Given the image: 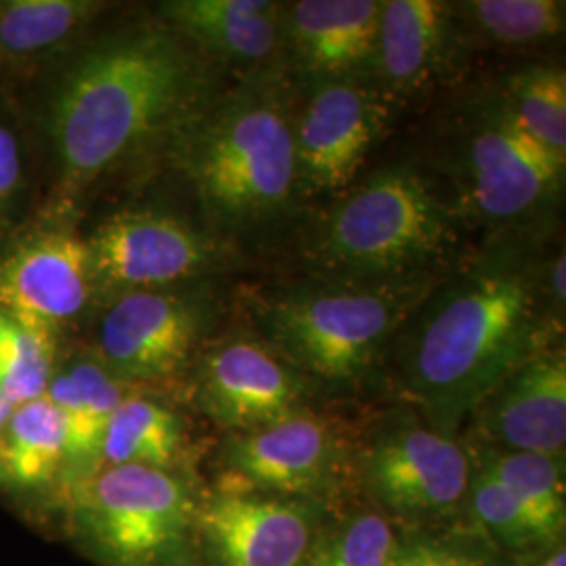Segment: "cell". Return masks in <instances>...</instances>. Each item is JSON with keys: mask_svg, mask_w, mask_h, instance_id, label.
Returning <instances> with one entry per match:
<instances>
[{"mask_svg": "<svg viewBox=\"0 0 566 566\" xmlns=\"http://www.w3.org/2000/svg\"><path fill=\"white\" fill-rule=\"evenodd\" d=\"M544 238H495L441 273L388 346L397 382L426 424L453 437L563 325L547 292ZM386 353V355H388Z\"/></svg>", "mask_w": 566, "mask_h": 566, "instance_id": "obj_1", "label": "cell"}, {"mask_svg": "<svg viewBox=\"0 0 566 566\" xmlns=\"http://www.w3.org/2000/svg\"><path fill=\"white\" fill-rule=\"evenodd\" d=\"M168 23H135L91 44L53 84L44 126L65 196L160 139L214 97L212 72Z\"/></svg>", "mask_w": 566, "mask_h": 566, "instance_id": "obj_2", "label": "cell"}, {"mask_svg": "<svg viewBox=\"0 0 566 566\" xmlns=\"http://www.w3.org/2000/svg\"><path fill=\"white\" fill-rule=\"evenodd\" d=\"M294 112L280 72L264 67L214 95L170 139L206 214L224 233L254 235L294 208Z\"/></svg>", "mask_w": 566, "mask_h": 566, "instance_id": "obj_3", "label": "cell"}, {"mask_svg": "<svg viewBox=\"0 0 566 566\" xmlns=\"http://www.w3.org/2000/svg\"><path fill=\"white\" fill-rule=\"evenodd\" d=\"M453 206L422 170L386 166L332 208L306 243L311 277L401 283L441 275L458 242Z\"/></svg>", "mask_w": 566, "mask_h": 566, "instance_id": "obj_4", "label": "cell"}, {"mask_svg": "<svg viewBox=\"0 0 566 566\" xmlns=\"http://www.w3.org/2000/svg\"><path fill=\"white\" fill-rule=\"evenodd\" d=\"M472 93L449 107L437 133V164L455 191L451 206L491 229V240L544 238L566 160L526 135L500 86Z\"/></svg>", "mask_w": 566, "mask_h": 566, "instance_id": "obj_5", "label": "cell"}, {"mask_svg": "<svg viewBox=\"0 0 566 566\" xmlns=\"http://www.w3.org/2000/svg\"><path fill=\"white\" fill-rule=\"evenodd\" d=\"M439 280L346 283L306 280L254 292L248 311L269 344L303 378L355 385L385 361L416 304Z\"/></svg>", "mask_w": 566, "mask_h": 566, "instance_id": "obj_6", "label": "cell"}, {"mask_svg": "<svg viewBox=\"0 0 566 566\" xmlns=\"http://www.w3.org/2000/svg\"><path fill=\"white\" fill-rule=\"evenodd\" d=\"M88 544L107 566H191L198 507L177 476L107 465L76 489Z\"/></svg>", "mask_w": 566, "mask_h": 566, "instance_id": "obj_7", "label": "cell"}, {"mask_svg": "<svg viewBox=\"0 0 566 566\" xmlns=\"http://www.w3.org/2000/svg\"><path fill=\"white\" fill-rule=\"evenodd\" d=\"M361 472L380 506L424 521L458 510L468 493L472 465L453 437L418 418H399L369 437Z\"/></svg>", "mask_w": 566, "mask_h": 566, "instance_id": "obj_8", "label": "cell"}, {"mask_svg": "<svg viewBox=\"0 0 566 566\" xmlns=\"http://www.w3.org/2000/svg\"><path fill=\"white\" fill-rule=\"evenodd\" d=\"M212 319V304L175 287L109 298L97 325V361L120 382L179 374Z\"/></svg>", "mask_w": 566, "mask_h": 566, "instance_id": "obj_9", "label": "cell"}, {"mask_svg": "<svg viewBox=\"0 0 566 566\" xmlns=\"http://www.w3.org/2000/svg\"><path fill=\"white\" fill-rule=\"evenodd\" d=\"M390 99L365 78H322L294 112V149L301 196L340 191L380 139Z\"/></svg>", "mask_w": 566, "mask_h": 566, "instance_id": "obj_10", "label": "cell"}, {"mask_svg": "<svg viewBox=\"0 0 566 566\" xmlns=\"http://www.w3.org/2000/svg\"><path fill=\"white\" fill-rule=\"evenodd\" d=\"M95 292L163 290L191 280L214 259V242L170 212L151 208L107 217L86 240Z\"/></svg>", "mask_w": 566, "mask_h": 566, "instance_id": "obj_11", "label": "cell"}, {"mask_svg": "<svg viewBox=\"0 0 566 566\" xmlns=\"http://www.w3.org/2000/svg\"><path fill=\"white\" fill-rule=\"evenodd\" d=\"M214 566H303L315 546L317 507L304 500L221 489L198 507Z\"/></svg>", "mask_w": 566, "mask_h": 566, "instance_id": "obj_12", "label": "cell"}, {"mask_svg": "<svg viewBox=\"0 0 566 566\" xmlns=\"http://www.w3.org/2000/svg\"><path fill=\"white\" fill-rule=\"evenodd\" d=\"M196 395L208 418L242 434L304 411L306 382L264 340L235 336L203 355Z\"/></svg>", "mask_w": 566, "mask_h": 566, "instance_id": "obj_13", "label": "cell"}, {"mask_svg": "<svg viewBox=\"0 0 566 566\" xmlns=\"http://www.w3.org/2000/svg\"><path fill=\"white\" fill-rule=\"evenodd\" d=\"M224 462L245 485L282 497H317L340 483L346 446L340 432L313 413L233 434Z\"/></svg>", "mask_w": 566, "mask_h": 566, "instance_id": "obj_14", "label": "cell"}, {"mask_svg": "<svg viewBox=\"0 0 566 566\" xmlns=\"http://www.w3.org/2000/svg\"><path fill=\"white\" fill-rule=\"evenodd\" d=\"M95 294L86 240L67 229L42 231L0 259V311L57 338Z\"/></svg>", "mask_w": 566, "mask_h": 566, "instance_id": "obj_15", "label": "cell"}, {"mask_svg": "<svg viewBox=\"0 0 566 566\" xmlns=\"http://www.w3.org/2000/svg\"><path fill=\"white\" fill-rule=\"evenodd\" d=\"M474 413L479 432L500 449L565 458V348H547L521 365Z\"/></svg>", "mask_w": 566, "mask_h": 566, "instance_id": "obj_16", "label": "cell"}, {"mask_svg": "<svg viewBox=\"0 0 566 566\" xmlns=\"http://www.w3.org/2000/svg\"><path fill=\"white\" fill-rule=\"evenodd\" d=\"M380 0H301L282 4L283 42L313 81L371 74Z\"/></svg>", "mask_w": 566, "mask_h": 566, "instance_id": "obj_17", "label": "cell"}, {"mask_svg": "<svg viewBox=\"0 0 566 566\" xmlns=\"http://www.w3.org/2000/svg\"><path fill=\"white\" fill-rule=\"evenodd\" d=\"M453 42L451 2L385 0L369 76L388 99L411 95L437 78Z\"/></svg>", "mask_w": 566, "mask_h": 566, "instance_id": "obj_18", "label": "cell"}, {"mask_svg": "<svg viewBox=\"0 0 566 566\" xmlns=\"http://www.w3.org/2000/svg\"><path fill=\"white\" fill-rule=\"evenodd\" d=\"M164 23L200 53L264 70L283 46L282 4L271 0H172Z\"/></svg>", "mask_w": 566, "mask_h": 566, "instance_id": "obj_19", "label": "cell"}, {"mask_svg": "<svg viewBox=\"0 0 566 566\" xmlns=\"http://www.w3.org/2000/svg\"><path fill=\"white\" fill-rule=\"evenodd\" d=\"M46 399L60 413L65 432V460L88 465L102 460L105 430L126 399L124 382L97 359H82L53 374Z\"/></svg>", "mask_w": 566, "mask_h": 566, "instance_id": "obj_20", "label": "cell"}, {"mask_svg": "<svg viewBox=\"0 0 566 566\" xmlns=\"http://www.w3.org/2000/svg\"><path fill=\"white\" fill-rule=\"evenodd\" d=\"M455 39L491 49H528L563 34V0H468L451 4Z\"/></svg>", "mask_w": 566, "mask_h": 566, "instance_id": "obj_21", "label": "cell"}, {"mask_svg": "<svg viewBox=\"0 0 566 566\" xmlns=\"http://www.w3.org/2000/svg\"><path fill=\"white\" fill-rule=\"evenodd\" d=\"M65 462V432L46 395L13 407L0 428V483L34 489L49 483Z\"/></svg>", "mask_w": 566, "mask_h": 566, "instance_id": "obj_22", "label": "cell"}, {"mask_svg": "<svg viewBox=\"0 0 566 566\" xmlns=\"http://www.w3.org/2000/svg\"><path fill=\"white\" fill-rule=\"evenodd\" d=\"M479 464L506 486L525 506L544 542H554L565 531V458L533 451H485Z\"/></svg>", "mask_w": 566, "mask_h": 566, "instance_id": "obj_23", "label": "cell"}, {"mask_svg": "<svg viewBox=\"0 0 566 566\" xmlns=\"http://www.w3.org/2000/svg\"><path fill=\"white\" fill-rule=\"evenodd\" d=\"M181 447L182 424L175 411L151 399L126 397L105 430L102 460L168 470Z\"/></svg>", "mask_w": 566, "mask_h": 566, "instance_id": "obj_24", "label": "cell"}, {"mask_svg": "<svg viewBox=\"0 0 566 566\" xmlns=\"http://www.w3.org/2000/svg\"><path fill=\"white\" fill-rule=\"evenodd\" d=\"M531 139L566 160V74L558 65H526L497 84Z\"/></svg>", "mask_w": 566, "mask_h": 566, "instance_id": "obj_25", "label": "cell"}, {"mask_svg": "<svg viewBox=\"0 0 566 566\" xmlns=\"http://www.w3.org/2000/svg\"><path fill=\"white\" fill-rule=\"evenodd\" d=\"M102 7L91 0H2L0 49L9 55L53 49L93 20Z\"/></svg>", "mask_w": 566, "mask_h": 566, "instance_id": "obj_26", "label": "cell"}, {"mask_svg": "<svg viewBox=\"0 0 566 566\" xmlns=\"http://www.w3.org/2000/svg\"><path fill=\"white\" fill-rule=\"evenodd\" d=\"M55 348V336L0 311V395L13 407L44 397L53 378Z\"/></svg>", "mask_w": 566, "mask_h": 566, "instance_id": "obj_27", "label": "cell"}, {"mask_svg": "<svg viewBox=\"0 0 566 566\" xmlns=\"http://www.w3.org/2000/svg\"><path fill=\"white\" fill-rule=\"evenodd\" d=\"M399 549L397 533L385 516H353L334 533L317 537L303 566H390Z\"/></svg>", "mask_w": 566, "mask_h": 566, "instance_id": "obj_28", "label": "cell"}, {"mask_svg": "<svg viewBox=\"0 0 566 566\" xmlns=\"http://www.w3.org/2000/svg\"><path fill=\"white\" fill-rule=\"evenodd\" d=\"M465 497L479 525L506 549L526 552L531 547L546 544L535 523L531 521L525 506L502 485L491 470L479 464L470 476Z\"/></svg>", "mask_w": 566, "mask_h": 566, "instance_id": "obj_29", "label": "cell"}, {"mask_svg": "<svg viewBox=\"0 0 566 566\" xmlns=\"http://www.w3.org/2000/svg\"><path fill=\"white\" fill-rule=\"evenodd\" d=\"M23 191V156L18 133L0 118V229L15 214Z\"/></svg>", "mask_w": 566, "mask_h": 566, "instance_id": "obj_30", "label": "cell"}, {"mask_svg": "<svg viewBox=\"0 0 566 566\" xmlns=\"http://www.w3.org/2000/svg\"><path fill=\"white\" fill-rule=\"evenodd\" d=\"M390 566H485V563L458 547L422 539L409 546L399 544Z\"/></svg>", "mask_w": 566, "mask_h": 566, "instance_id": "obj_31", "label": "cell"}, {"mask_svg": "<svg viewBox=\"0 0 566 566\" xmlns=\"http://www.w3.org/2000/svg\"><path fill=\"white\" fill-rule=\"evenodd\" d=\"M542 566H566V549L565 546H558L547 558L546 563Z\"/></svg>", "mask_w": 566, "mask_h": 566, "instance_id": "obj_32", "label": "cell"}, {"mask_svg": "<svg viewBox=\"0 0 566 566\" xmlns=\"http://www.w3.org/2000/svg\"><path fill=\"white\" fill-rule=\"evenodd\" d=\"M11 411H13V405L9 403V401H7V399L0 395V428H2L4 422L9 420Z\"/></svg>", "mask_w": 566, "mask_h": 566, "instance_id": "obj_33", "label": "cell"}]
</instances>
